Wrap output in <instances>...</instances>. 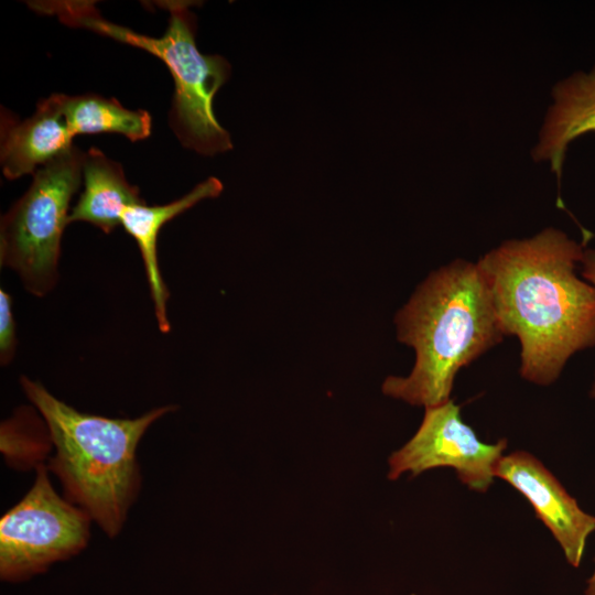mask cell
Segmentation results:
<instances>
[{"mask_svg":"<svg viewBox=\"0 0 595 595\" xmlns=\"http://www.w3.org/2000/svg\"><path fill=\"white\" fill-rule=\"evenodd\" d=\"M584 251L547 228L506 241L477 262L504 335L520 340V375L531 382L552 383L573 354L595 346V288L575 273Z\"/></svg>","mask_w":595,"mask_h":595,"instance_id":"obj_1","label":"cell"},{"mask_svg":"<svg viewBox=\"0 0 595 595\" xmlns=\"http://www.w3.org/2000/svg\"><path fill=\"white\" fill-rule=\"evenodd\" d=\"M396 325L398 339L414 348L415 364L408 377H388L382 391L425 408L450 400L457 371L504 336L480 267L463 260L432 272L397 313Z\"/></svg>","mask_w":595,"mask_h":595,"instance_id":"obj_2","label":"cell"},{"mask_svg":"<svg viewBox=\"0 0 595 595\" xmlns=\"http://www.w3.org/2000/svg\"><path fill=\"white\" fill-rule=\"evenodd\" d=\"M21 386L55 447L47 469L60 478L68 501L85 510L108 537H116L140 489L138 444L148 428L174 407L136 419H111L80 412L24 376Z\"/></svg>","mask_w":595,"mask_h":595,"instance_id":"obj_3","label":"cell"},{"mask_svg":"<svg viewBox=\"0 0 595 595\" xmlns=\"http://www.w3.org/2000/svg\"><path fill=\"white\" fill-rule=\"evenodd\" d=\"M169 24L161 37L133 32L105 20L90 1H36L39 13L56 15L73 28L86 29L139 47L160 58L174 80L170 126L181 144L202 155L232 149V142L215 117L214 97L230 76V64L219 55L202 54L195 43L196 17L188 1H165Z\"/></svg>","mask_w":595,"mask_h":595,"instance_id":"obj_4","label":"cell"},{"mask_svg":"<svg viewBox=\"0 0 595 595\" xmlns=\"http://www.w3.org/2000/svg\"><path fill=\"white\" fill-rule=\"evenodd\" d=\"M84 155L74 145L39 167L29 190L1 218L0 263L18 272L36 296L56 284L61 239L83 180Z\"/></svg>","mask_w":595,"mask_h":595,"instance_id":"obj_5","label":"cell"},{"mask_svg":"<svg viewBox=\"0 0 595 595\" xmlns=\"http://www.w3.org/2000/svg\"><path fill=\"white\" fill-rule=\"evenodd\" d=\"M36 478L25 496L0 519V574L19 582L57 561L79 553L89 540L90 516L61 498L47 466H35Z\"/></svg>","mask_w":595,"mask_h":595,"instance_id":"obj_6","label":"cell"},{"mask_svg":"<svg viewBox=\"0 0 595 595\" xmlns=\"http://www.w3.org/2000/svg\"><path fill=\"white\" fill-rule=\"evenodd\" d=\"M507 447L501 439L487 444L463 422L459 405L453 400L425 408L416 433L389 459V479L403 473L418 476L437 467H452L458 479L472 490L485 493L493 484L495 467Z\"/></svg>","mask_w":595,"mask_h":595,"instance_id":"obj_7","label":"cell"},{"mask_svg":"<svg viewBox=\"0 0 595 595\" xmlns=\"http://www.w3.org/2000/svg\"><path fill=\"white\" fill-rule=\"evenodd\" d=\"M495 477L506 480L532 505L536 516L552 532L567 563L578 567L595 517L585 512L558 478L533 455L516 451L502 456Z\"/></svg>","mask_w":595,"mask_h":595,"instance_id":"obj_8","label":"cell"},{"mask_svg":"<svg viewBox=\"0 0 595 595\" xmlns=\"http://www.w3.org/2000/svg\"><path fill=\"white\" fill-rule=\"evenodd\" d=\"M73 133L63 112L62 94L37 102L35 112L22 121L8 110L1 112L0 163L3 175L15 180L34 174L73 144Z\"/></svg>","mask_w":595,"mask_h":595,"instance_id":"obj_9","label":"cell"},{"mask_svg":"<svg viewBox=\"0 0 595 595\" xmlns=\"http://www.w3.org/2000/svg\"><path fill=\"white\" fill-rule=\"evenodd\" d=\"M221 182L214 176L196 185L190 193L164 205L148 206L145 202L128 207L121 216V226L136 240L140 250L149 284L154 314L162 333L170 332L166 313L169 291L158 262V237L169 220L206 198L217 197L223 192Z\"/></svg>","mask_w":595,"mask_h":595,"instance_id":"obj_10","label":"cell"},{"mask_svg":"<svg viewBox=\"0 0 595 595\" xmlns=\"http://www.w3.org/2000/svg\"><path fill=\"white\" fill-rule=\"evenodd\" d=\"M553 98L533 156L548 160L560 181L569 144L595 132V66L589 73L580 72L559 83Z\"/></svg>","mask_w":595,"mask_h":595,"instance_id":"obj_11","label":"cell"},{"mask_svg":"<svg viewBox=\"0 0 595 595\" xmlns=\"http://www.w3.org/2000/svg\"><path fill=\"white\" fill-rule=\"evenodd\" d=\"M84 191L72 208L68 224L89 223L105 234L121 225L123 212L144 202L137 186L131 185L120 163L97 148H90L83 162Z\"/></svg>","mask_w":595,"mask_h":595,"instance_id":"obj_12","label":"cell"},{"mask_svg":"<svg viewBox=\"0 0 595 595\" xmlns=\"http://www.w3.org/2000/svg\"><path fill=\"white\" fill-rule=\"evenodd\" d=\"M62 106L74 137L111 132L136 142L151 134L150 113L142 109H127L115 98H105L96 94L77 96L62 94Z\"/></svg>","mask_w":595,"mask_h":595,"instance_id":"obj_13","label":"cell"},{"mask_svg":"<svg viewBox=\"0 0 595 595\" xmlns=\"http://www.w3.org/2000/svg\"><path fill=\"white\" fill-rule=\"evenodd\" d=\"M15 322L12 312L11 295L0 290V360L1 365L9 364L15 353Z\"/></svg>","mask_w":595,"mask_h":595,"instance_id":"obj_14","label":"cell"},{"mask_svg":"<svg viewBox=\"0 0 595 595\" xmlns=\"http://www.w3.org/2000/svg\"><path fill=\"white\" fill-rule=\"evenodd\" d=\"M581 263L583 277L595 288V250H585ZM591 397L595 398V382L591 390Z\"/></svg>","mask_w":595,"mask_h":595,"instance_id":"obj_15","label":"cell"},{"mask_svg":"<svg viewBox=\"0 0 595 595\" xmlns=\"http://www.w3.org/2000/svg\"><path fill=\"white\" fill-rule=\"evenodd\" d=\"M584 595H595V569L592 576L587 580Z\"/></svg>","mask_w":595,"mask_h":595,"instance_id":"obj_16","label":"cell"}]
</instances>
